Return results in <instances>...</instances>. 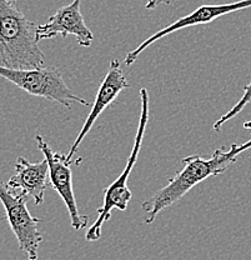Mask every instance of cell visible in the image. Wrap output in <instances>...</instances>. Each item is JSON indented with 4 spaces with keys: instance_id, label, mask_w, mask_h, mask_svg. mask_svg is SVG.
<instances>
[{
    "instance_id": "14",
    "label": "cell",
    "mask_w": 251,
    "mask_h": 260,
    "mask_svg": "<svg viewBox=\"0 0 251 260\" xmlns=\"http://www.w3.org/2000/svg\"><path fill=\"white\" fill-rule=\"evenodd\" d=\"M12 2H17V0H12Z\"/></svg>"
},
{
    "instance_id": "1",
    "label": "cell",
    "mask_w": 251,
    "mask_h": 260,
    "mask_svg": "<svg viewBox=\"0 0 251 260\" xmlns=\"http://www.w3.org/2000/svg\"><path fill=\"white\" fill-rule=\"evenodd\" d=\"M251 148V139L244 144H233L230 149L219 148L209 158L190 155L183 159L184 168L169 179L167 184L141 204L145 223L151 224L159 213L182 199L194 186L210 177L223 174L236 161L237 156Z\"/></svg>"
},
{
    "instance_id": "5",
    "label": "cell",
    "mask_w": 251,
    "mask_h": 260,
    "mask_svg": "<svg viewBox=\"0 0 251 260\" xmlns=\"http://www.w3.org/2000/svg\"><path fill=\"white\" fill-rule=\"evenodd\" d=\"M28 197L10 190L0 180V202L4 205L8 221L17 237L19 248L29 260L38 259V250L43 240L39 230L40 219L35 218L28 210Z\"/></svg>"
},
{
    "instance_id": "9",
    "label": "cell",
    "mask_w": 251,
    "mask_h": 260,
    "mask_svg": "<svg viewBox=\"0 0 251 260\" xmlns=\"http://www.w3.org/2000/svg\"><path fill=\"white\" fill-rule=\"evenodd\" d=\"M129 88V83L126 80L125 75H124L123 70H121V65L119 63L117 59H113L110 61L109 69L107 73L105 74L104 79L101 80L100 86H99L98 94H96V99L94 102L93 109L89 113L88 118L84 121V125L82 130H80L79 135L77 137V139L73 143L71 148H70L69 153L66 154V159L69 161H73V156L77 153L78 149H79L80 144L83 143V140L85 139V137L88 135V133L90 132L93 128L94 123L96 121V119L99 118V115L117 99L119 94L123 90Z\"/></svg>"
},
{
    "instance_id": "10",
    "label": "cell",
    "mask_w": 251,
    "mask_h": 260,
    "mask_svg": "<svg viewBox=\"0 0 251 260\" xmlns=\"http://www.w3.org/2000/svg\"><path fill=\"white\" fill-rule=\"evenodd\" d=\"M49 164L44 160L30 162L19 156L15 164V174L8 180L7 186L15 193L31 198L37 205L43 204L44 194L49 185Z\"/></svg>"
},
{
    "instance_id": "4",
    "label": "cell",
    "mask_w": 251,
    "mask_h": 260,
    "mask_svg": "<svg viewBox=\"0 0 251 260\" xmlns=\"http://www.w3.org/2000/svg\"><path fill=\"white\" fill-rule=\"evenodd\" d=\"M0 78L10 81L30 95L45 98L65 108L71 107L73 103H79L85 107L89 105L85 99L73 93L56 68L9 69L0 67Z\"/></svg>"
},
{
    "instance_id": "13",
    "label": "cell",
    "mask_w": 251,
    "mask_h": 260,
    "mask_svg": "<svg viewBox=\"0 0 251 260\" xmlns=\"http://www.w3.org/2000/svg\"><path fill=\"white\" fill-rule=\"evenodd\" d=\"M244 128L247 130H251V121H246V123H244Z\"/></svg>"
},
{
    "instance_id": "6",
    "label": "cell",
    "mask_w": 251,
    "mask_h": 260,
    "mask_svg": "<svg viewBox=\"0 0 251 260\" xmlns=\"http://www.w3.org/2000/svg\"><path fill=\"white\" fill-rule=\"evenodd\" d=\"M35 140H37L38 148L44 154V158L49 164L50 183L65 203L70 219H71L73 229L77 232L84 229L88 225V216H83L78 209L74 189H73V172L70 168L73 161L67 160L65 154L63 155L61 153L54 151L40 134L35 137Z\"/></svg>"
},
{
    "instance_id": "8",
    "label": "cell",
    "mask_w": 251,
    "mask_h": 260,
    "mask_svg": "<svg viewBox=\"0 0 251 260\" xmlns=\"http://www.w3.org/2000/svg\"><path fill=\"white\" fill-rule=\"evenodd\" d=\"M80 3L82 0H73L70 4L56 10L47 23L37 26L38 42L56 37L66 38L67 35H74L80 47H90L94 35L84 21L80 12Z\"/></svg>"
},
{
    "instance_id": "2",
    "label": "cell",
    "mask_w": 251,
    "mask_h": 260,
    "mask_svg": "<svg viewBox=\"0 0 251 260\" xmlns=\"http://www.w3.org/2000/svg\"><path fill=\"white\" fill-rule=\"evenodd\" d=\"M44 63L33 21L18 9L15 2L0 0V67L35 69Z\"/></svg>"
},
{
    "instance_id": "3",
    "label": "cell",
    "mask_w": 251,
    "mask_h": 260,
    "mask_svg": "<svg viewBox=\"0 0 251 260\" xmlns=\"http://www.w3.org/2000/svg\"><path fill=\"white\" fill-rule=\"evenodd\" d=\"M140 99H141V112H140L139 126H137L133 150H131L128 161H126L123 173L119 175L114 183L110 184L104 190V204L98 209V219L94 221L93 225L86 232L85 239L88 242H96V240L100 239L102 224L112 218L113 210L118 209L120 211H125L131 198H133V193L128 186V179L130 177L131 170L134 169V165L137 160V156H139L142 140H144L145 129H147L148 120H149V94H148V89L142 88L140 90Z\"/></svg>"
},
{
    "instance_id": "12",
    "label": "cell",
    "mask_w": 251,
    "mask_h": 260,
    "mask_svg": "<svg viewBox=\"0 0 251 260\" xmlns=\"http://www.w3.org/2000/svg\"><path fill=\"white\" fill-rule=\"evenodd\" d=\"M172 0H148L145 8H147L148 10H151V9H155V8H158L159 5L161 4H170Z\"/></svg>"
},
{
    "instance_id": "7",
    "label": "cell",
    "mask_w": 251,
    "mask_h": 260,
    "mask_svg": "<svg viewBox=\"0 0 251 260\" xmlns=\"http://www.w3.org/2000/svg\"><path fill=\"white\" fill-rule=\"evenodd\" d=\"M251 7V0H239L236 3H230V4H220V5H201L198 9L194 10L193 13L188 14L186 16L177 19L174 23L167 25L166 28L161 29L154 32L151 37L148 38L147 40L141 43L137 48H135L134 50L129 51L126 54L125 59H124V63L126 65H131L135 60L137 59V56L142 53L147 48H149L151 44H154L155 42L160 40L161 38L166 37V35L171 34V32L182 30L184 28H190V26H196V25H205V24H209L211 21H214L215 19L220 18L226 14H230V13L237 12V10L246 9V8Z\"/></svg>"
},
{
    "instance_id": "11",
    "label": "cell",
    "mask_w": 251,
    "mask_h": 260,
    "mask_svg": "<svg viewBox=\"0 0 251 260\" xmlns=\"http://www.w3.org/2000/svg\"><path fill=\"white\" fill-rule=\"evenodd\" d=\"M250 102H251V81L244 88V94H242L241 99H240L228 113L224 114L219 120H217V123L214 124L212 129H214L215 132H220L221 126H223L225 123H228L229 120H231V119L235 118V116L241 112V110H244V108L246 107Z\"/></svg>"
}]
</instances>
